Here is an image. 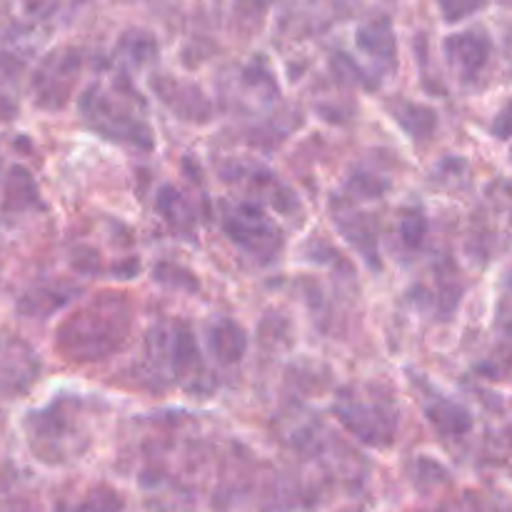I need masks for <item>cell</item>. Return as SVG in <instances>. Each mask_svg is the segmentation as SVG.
Segmentation results:
<instances>
[{
  "label": "cell",
  "instance_id": "cell-1",
  "mask_svg": "<svg viewBox=\"0 0 512 512\" xmlns=\"http://www.w3.org/2000/svg\"><path fill=\"white\" fill-rule=\"evenodd\" d=\"M35 375L33 353L20 340L0 335V395L23 393Z\"/></svg>",
  "mask_w": 512,
  "mask_h": 512
},
{
  "label": "cell",
  "instance_id": "cell-2",
  "mask_svg": "<svg viewBox=\"0 0 512 512\" xmlns=\"http://www.w3.org/2000/svg\"><path fill=\"white\" fill-rule=\"evenodd\" d=\"M488 50L490 43L483 33H463L448 40L450 58L460 65H468V70H478L488 58Z\"/></svg>",
  "mask_w": 512,
  "mask_h": 512
},
{
  "label": "cell",
  "instance_id": "cell-3",
  "mask_svg": "<svg viewBox=\"0 0 512 512\" xmlns=\"http://www.w3.org/2000/svg\"><path fill=\"white\" fill-rule=\"evenodd\" d=\"M440 8H443V15L448 20H463L468 15L478 13L488 0H438Z\"/></svg>",
  "mask_w": 512,
  "mask_h": 512
},
{
  "label": "cell",
  "instance_id": "cell-4",
  "mask_svg": "<svg viewBox=\"0 0 512 512\" xmlns=\"http://www.w3.org/2000/svg\"><path fill=\"white\" fill-rule=\"evenodd\" d=\"M500 135H512V103L503 110V115L498 118V125H495Z\"/></svg>",
  "mask_w": 512,
  "mask_h": 512
}]
</instances>
